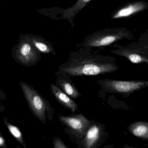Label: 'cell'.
<instances>
[{"instance_id": "1", "label": "cell", "mask_w": 148, "mask_h": 148, "mask_svg": "<svg viewBox=\"0 0 148 148\" xmlns=\"http://www.w3.org/2000/svg\"><path fill=\"white\" fill-rule=\"evenodd\" d=\"M116 59L84 48L71 52L66 62L58 66L56 75L71 78L112 73L119 69Z\"/></svg>"}, {"instance_id": "2", "label": "cell", "mask_w": 148, "mask_h": 148, "mask_svg": "<svg viewBox=\"0 0 148 148\" xmlns=\"http://www.w3.org/2000/svg\"><path fill=\"white\" fill-rule=\"evenodd\" d=\"M134 37L131 32L126 28H107L96 31L86 37L79 47L88 50L92 48L108 46L124 39Z\"/></svg>"}, {"instance_id": "3", "label": "cell", "mask_w": 148, "mask_h": 148, "mask_svg": "<svg viewBox=\"0 0 148 148\" xmlns=\"http://www.w3.org/2000/svg\"><path fill=\"white\" fill-rule=\"evenodd\" d=\"M20 85L29 108L34 116L43 124L46 123L47 120L52 121L55 110L50 102L30 85L21 81Z\"/></svg>"}, {"instance_id": "4", "label": "cell", "mask_w": 148, "mask_h": 148, "mask_svg": "<svg viewBox=\"0 0 148 148\" xmlns=\"http://www.w3.org/2000/svg\"><path fill=\"white\" fill-rule=\"evenodd\" d=\"M96 82L107 92L120 94L124 97L148 86V81L143 80L122 81L105 79Z\"/></svg>"}, {"instance_id": "5", "label": "cell", "mask_w": 148, "mask_h": 148, "mask_svg": "<svg viewBox=\"0 0 148 148\" xmlns=\"http://www.w3.org/2000/svg\"><path fill=\"white\" fill-rule=\"evenodd\" d=\"M114 49L111 50L115 55L125 57L135 64H148V45L145 42H133L125 46L118 45L116 43L112 45Z\"/></svg>"}, {"instance_id": "6", "label": "cell", "mask_w": 148, "mask_h": 148, "mask_svg": "<svg viewBox=\"0 0 148 148\" xmlns=\"http://www.w3.org/2000/svg\"><path fill=\"white\" fill-rule=\"evenodd\" d=\"M60 122L65 126L68 132L75 137L82 139L90 125V120L81 113L69 116L59 115Z\"/></svg>"}, {"instance_id": "7", "label": "cell", "mask_w": 148, "mask_h": 148, "mask_svg": "<svg viewBox=\"0 0 148 148\" xmlns=\"http://www.w3.org/2000/svg\"><path fill=\"white\" fill-rule=\"evenodd\" d=\"M148 8V3L143 1H135L119 8L111 16L112 19L128 18L141 12Z\"/></svg>"}, {"instance_id": "8", "label": "cell", "mask_w": 148, "mask_h": 148, "mask_svg": "<svg viewBox=\"0 0 148 148\" xmlns=\"http://www.w3.org/2000/svg\"><path fill=\"white\" fill-rule=\"evenodd\" d=\"M103 134V127L99 123H91L81 142V147L96 148L98 145Z\"/></svg>"}, {"instance_id": "9", "label": "cell", "mask_w": 148, "mask_h": 148, "mask_svg": "<svg viewBox=\"0 0 148 148\" xmlns=\"http://www.w3.org/2000/svg\"><path fill=\"white\" fill-rule=\"evenodd\" d=\"M16 57L18 61L24 65L33 64L38 58L37 52L27 43L22 44L18 48Z\"/></svg>"}, {"instance_id": "10", "label": "cell", "mask_w": 148, "mask_h": 148, "mask_svg": "<svg viewBox=\"0 0 148 148\" xmlns=\"http://www.w3.org/2000/svg\"><path fill=\"white\" fill-rule=\"evenodd\" d=\"M57 75L58 77L55 81V85L62 91L73 99L81 97L76 86L73 83L71 77L58 74Z\"/></svg>"}, {"instance_id": "11", "label": "cell", "mask_w": 148, "mask_h": 148, "mask_svg": "<svg viewBox=\"0 0 148 148\" xmlns=\"http://www.w3.org/2000/svg\"><path fill=\"white\" fill-rule=\"evenodd\" d=\"M50 87L52 94L60 105L73 113L78 111V106L72 99L62 91L56 85L51 84Z\"/></svg>"}, {"instance_id": "12", "label": "cell", "mask_w": 148, "mask_h": 148, "mask_svg": "<svg viewBox=\"0 0 148 148\" xmlns=\"http://www.w3.org/2000/svg\"><path fill=\"white\" fill-rule=\"evenodd\" d=\"M128 130L140 139L148 141V123L145 121H136L127 127Z\"/></svg>"}, {"instance_id": "13", "label": "cell", "mask_w": 148, "mask_h": 148, "mask_svg": "<svg viewBox=\"0 0 148 148\" xmlns=\"http://www.w3.org/2000/svg\"><path fill=\"white\" fill-rule=\"evenodd\" d=\"M91 0H77L72 6L65 9L63 12V17L64 19L68 20L72 25L75 16L85 7Z\"/></svg>"}, {"instance_id": "14", "label": "cell", "mask_w": 148, "mask_h": 148, "mask_svg": "<svg viewBox=\"0 0 148 148\" xmlns=\"http://www.w3.org/2000/svg\"><path fill=\"white\" fill-rule=\"evenodd\" d=\"M4 123L5 124L8 128L10 132L12 133V135L14 136V138L17 139V141L24 147L27 148L25 143V140L23 138V136L22 133L21 132L20 130L19 129L18 127L15 125L11 124L7 121L5 118H4Z\"/></svg>"}, {"instance_id": "15", "label": "cell", "mask_w": 148, "mask_h": 148, "mask_svg": "<svg viewBox=\"0 0 148 148\" xmlns=\"http://www.w3.org/2000/svg\"><path fill=\"white\" fill-rule=\"evenodd\" d=\"M33 42L36 48L41 52L44 53H51L52 52L53 49L51 47L42 42H38L35 40H34Z\"/></svg>"}, {"instance_id": "16", "label": "cell", "mask_w": 148, "mask_h": 148, "mask_svg": "<svg viewBox=\"0 0 148 148\" xmlns=\"http://www.w3.org/2000/svg\"><path fill=\"white\" fill-rule=\"evenodd\" d=\"M53 147L54 148H67L68 146L59 137H54L53 140Z\"/></svg>"}, {"instance_id": "17", "label": "cell", "mask_w": 148, "mask_h": 148, "mask_svg": "<svg viewBox=\"0 0 148 148\" xmlns=\"http://www.w3.org/2000/svg\"><path fill=\"white\" fill-rule=\"evenodd\" d=\"M0 96H1V93H0ZM0 97H1V96H0Z\"/></svg>"}]
</instances>
